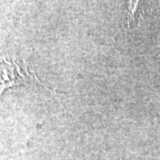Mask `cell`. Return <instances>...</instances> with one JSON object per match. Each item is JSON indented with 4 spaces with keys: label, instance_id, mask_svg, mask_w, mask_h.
<instances>
[{
    "label": "cell",
    "instance_id": "1",
    "mask_svg": "<svg viewBox=\"0 0 160 160\" xmlns=\"http://www.w3.org/2000/svg\"><path fill=\"white\" fill-rule=\"evenodd\" d=\"M29 79V71L22 62L12 59L0 62V92L7 87L23 85Z\"/></svg>",
    "mask_w": 160,
    "mask_h": 160
}]
</instances>
